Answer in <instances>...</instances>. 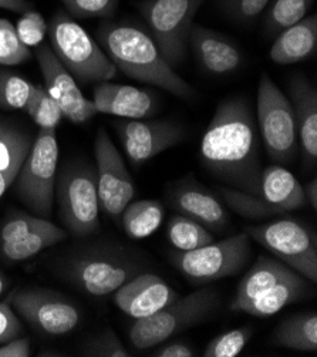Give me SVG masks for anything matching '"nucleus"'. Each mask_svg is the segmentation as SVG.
Segmentation results:
<instances>
[{
	"label": "nucleus",
	"instance_id": "dca6fc26",
	"mask_svg": "<svg viewBox=\"0 0 317 357\" xmlns=\"http://www.w3.org/2000/svg\"><path fill=\"white\" fill-rule=\"evenodd\" d=\"M177 298L178 294L154 273L132 276L114 292L117 307L135 320L157 313Z\"/></svg>",
	"mask_w": 317,
	"mask_h": 357
},
{
	"label": "nucleus",
	"instance_id": "37998d69",
	"mask_svg": "<svg viewBox=\"0 0 317 357\" xmlns=\"http://www.w3.org/2000/svg\"><path fill=\"white\" fill-rule=\"evenodd\" d=\"M155 356L158 357H192L195 356V351L192 347H190L185 343L173 342L162 346L160 350H157Z\"/></svg>",
	"mask_w": 317,
	"mask_h": 357
},
{
	"label": "nucleus",
	"instance_id": "6e6552de",
	"mask_svg": "<svg viewBox=\"0 0 317 357\" xmlns=\"http://www.w3.org/2000/svg\"><path fill=\"white\" fill-rule=\"evenodd\" d=\"M205 0H147L141 5L151 38L165 61L175 67L187 54L194 17Z\"/></svg>",
	"mask_w": 317,
	"mask_h": 357
},
{
	"label": "nucleus",
	"instance_id": "f257e3e1",
	"mask_svg": "<svg viewBox=\"0 0 317 357\" xmlns=\"http://www.w3.org/2000/svg\"><path fill=\"white\" fill-rule=\"evenodd\" d=\"M203 165L231 188L261 197L259 135L249 102L221 101L201 139Z\"/></svg>",
	"mask_w": 317,
	"mask_h": 357
},
{
	"label": "nucleus",
	"instance_id": "ddd939ff",
	"mask_svg": "<svg viewBox=\"0 0 317 357\" xmlns=\"http://www.w3.org/2000/svg\"><path fill=\"white\" fill-rule=\"evenodd\" d=\"M34 54L45 79V89L59 104L63 116L75 124H83L94 119L98 114L94 102L84 97L76 79L59 61L52 47L39 45Z\"/></svg>",
	"mask_w": 317,
	"mask_h": 357
},
{
	"label": "nucleus",
	"instance_id": "c9c22d12",
	"mask_svg": "<svg viewBox=\"0 0 317 357\" xmlns=\"http://www.w3.org/2000/svg\"><path fill=\"white\" fill-rule=\"evenodd\" d=\"M70 16L80 19L111 17L117 10V0H60Z\"/></svg>",
	"mask_w": 317,
	"mask_h": 357
},
{
	"label": "nucleus",
	"instance_id": "cd10ccee",
	"mask_svg": "<svg viewBox=\"0 0 317 357\" xmlns=\"http://www.w3.org/2000/svg\"><path fill=\"white\" fill-rule=\"evenodd\" d=\"M164 220V206L151 199L128 204L121 212V222L125 234L134 239L153 235Z\"/></svg>",
	"mask_w": 317,
	"mask_h": 357
},
{
	"label": "nucleus",
	"instance_id": "473e14b6",
	"mask_svg": "<svg viewBox=\"0 0 317 357\" xmlns=\"http://www.w3.org/2000/svg\"><path fill=\"white\" fill-rule=\"evenodd\" d=\"M30 57L31 52L20 40L16 26L6 19H0V64L17 66Z\"/></svg>",
	"mask_w": 317,
	"mask_h": 357
},
{
	"label": "nucleus",
	"instance_id": "f03ea898",
	"mask_svg": "<svg viewBox=\"0 0 317 357\" xmlns=\"http://www.w3.org/2000/svg\"><path fill=\"white\" fill-rule=\"evenodd\" d=\"M97 40L125 76L157 86L184 100L195 96L194 89L161 56L151 36L139 27L125 22H104L97 30Z\"/></svg>",
	"mask_w": 317,
	"mask_h": 357
},
{
	"label": "nucleus",
	"instance_id": "1a4fd4ad",
	"mask_svg": "<svg viewBox=\"0 0 317 357\" xmlns=\"http://www.w3.org/2000/svg\"><path fill=\"white\" fill-rule=\"evenodd\" d=\"M246 234L300 276L317 282L316 234L295 220L246 227Z\"/></svg>",
	"mask_w": 317,
	"mask_h": 357
},
{
	"label": "nucleus",
	"instance_id": "4468645a",
	"mask_svg": "<svg viewBox=\"0 0 317 357\" xmlns=\"http://www.w3.org/2000/svg\"><path fill=\"white\" fill-rule=\"evenodd\" d=\"M65 278L90 296H107L135 276L130 262L107 254H87L64 266Z\"/></svg>",
	"mask_w": 317,
	"mask_h": 357
},
{
	"label": "nucleus",
	"instance_id": "bb28decb",
	"mask_svg": "<svg viewBox=\"0 0 317 357\" xmlns=\"http://www.w3.org/2000/svg\"><path fill=\"white\" fill-rule=\"evenodd\" d=\"M276 344L300 351L317 350V316L304 313L286 319L275 335Z\"/></svg>",
	"mask_w": 317,
	"mask_h": 357
},
{
	"label": "nucleus",
	"instance_id": "a211bd4d",
	"mask_svg": "<svg viewBox=\"0 0 317 357\" xmlns=\"http://www.w3.org/2000/svg\"><path fill=\"white\" fill-rule=\"evenodd\" d=\"M191 45L201 66L212 75H229L242 64V53L224 34L194 24L190 33Z\"/></svg>",
	"mask_w": 317,
	"mask_h": 357
},
{
	"label": "nucleus",
	"instance_id": "423d86ee",
	"mask_svg": "<svg viewBox=\"0 0 317 357\" xmlns=\"http://www.w3.org/2000/svg\"><path fill=\"white\" fill-rule=\"evenodd\" d=\"M256 119V126L270 160L275 162H291L299 149L293 107L285 93H281L266 73H262L259 80Z\"/></svg>",
	"mask_w": 317,
	"mask_h": 357
},
{
	"label": "nucleus",
	"instance_id": "f704fd0d",
	"mask_svg": "<svg viewBox=\"0 0 317 357\" xmlns=\"http://www.w3.org/2000/svg\"><path fill=\"white\" fill-rule=\"evenodd\" d=\"M252 336L251 328H239L219 335L208 344L205 357H236Z\"/></svg>",
	"mask_w": 317,
	"mask_h": 357
},
{
	"label": "nucleus",
	"instance_id": "a878e982",
	"mask_svg": "<svg viewBox=\"0 0 317 357\" xmlns=\"http://www.w3.org/2000/svg\"><path fill=\"white\" fill-rule=\"evenodd\" d=\"M67 238V232L50 221L42 228L33 231L16 241L2 242L0 245V252L3 258L10 262L26 261L34 255L42 252L43 249H47Z\"/></svg>",
	"mask_w": 317,
	"mask_h": 357
},
{
	"label": "nucleus",
	"instance_id": "b1692460",
	"mask_svg": "<svg viewBox=\"0 0 317 357\" xmlns=\"http://www.w3.org/2000/svg\"><path fill=\"white\" fill-rule=\"evenodd\" d=\"M307 283L304 279L293 272L288 278L281 279L273 287L259 294L248 303H245L239 312H245L256 317H268L280 312L285 306L297 302L306 292Z\"/></svg>",
	"mask_w": 317,
	"mask_h": 357
},
{
	"label": "nucleus",
	"instance_id": "9b49d317",
	"mask_svg": "<svg viewBox=\"0 0 317 357\" xmlns=\"http://www.w3.org/2000/svg\"><path fill=\"white\" fill-rule=\"evenodd\" d=\"M100 209L117 218L135 195L132 178L109 132L101 128L94 142Z\"/></svg>",
	"mask_w": 317,
	"mask_h": 357
},
{
	"label": "nucleus",
	"instance_id": "20e7f679",
	"mask_svg": "<svg viewBox=\"0 0 317 357\" xmlns=\"http://www.w3.org/2000/svg\"><path fill=\"white\" fill-rule=\"evenodd\" d=\"M219 306V295L212 288H199L177 298L157 313L137 319L130 331V340L138 350L160 344L171 336L184 332L210 317Z\"/></svg>",
	"mask_w": 317,
	"mask_h": 357
},
{
	"label": "nucleus",
	"instance_id": "393cba45",
	"mask_svg": "<svg viewBox=\"0 0 317 357\" xmlns=\"http://www.w3.org/2000/svg\"><path fill=\"white\" fill-rule=\"evenodd\" d=\"M177 208L185 217L199 222L205 228L219 229L228 224V213L222 204L210 194L188 188L175 197Z\"/></svg>",
	"mask_w": 317,
	"mask_h": 357
},
{
	"label": "nucleus",
	"instance_id": "49530a36",
	"mask_svg": "<svg viewBox=\"0 0 317 357\" xmlns=\"http://www.w3.org/2000/svg\"><path fill=\"white\" fill-rule=\"evenodd\" d=\"M5 289H6V279L2 273H0V295L5 292Z\"/></svg>",
	"mask_w": 317,
	"mask_h": 357
},
{
	"label": "nucleus",
	"instance_id": "6ab92c4d",
	"mask_svg": "<svg viewBox=\"0 0 317 357\" xmlns=\"http://www.w3.org/2000/svg\"><path fill=\"white\" fill-rule=\"evenodd\" d=\"M291 102L297 126L299 144L304 161L314 164L317 158V93L302 76H295L289 84Z\"/></svg>",
	"mask_w": 317,
	"mask_h": 357
},
{
	"label": "nucleus",
	"instance_id": "ea45409f",
	"mask_svg": "<svg viewBox=\"0 0 317 357\" xmlns=\"http://www.w3.org/2000/svg\"><path fill=\"white\" fill-rule=\"evenodd\" d=\"M270 0H235L224 5V10L238 22H252L268 8Z\"/></svg>",
	"mask_w": 317,
	"mask_h": 357
},
{
	"label": "nucleus",
	"instance_id": "c756f323",
	"mask_svg": "<svg viewBox=\"0 0 317 357\" xmlns=\"http://www.w3.org/2000/svg\"><path fill=\"white\" fill-rule=\"evenodd\" d=\"M40 130H56L63 120V112L43 86L33 84L30 97L23 109Z\"/></svg>",
	"mask_w": 317,
	"mask_h": 357
},
{
	"label": "nucleus",
	"instance_id": "5701e85b",
	"mask_svg": "<svg viewBox=\"0 0 317 357\" xmlns=\"http://www.w3.org/2000/svg\"><path fill=\"white\" fill-rule=\"evenodd\" d=\"M293 272L295 271L286 266L284 262L269 257H259L251 271L240 280L231 309L233 312H239L245 303H248L251 299L265 292L281 279L288 278Z\"/></svg>",
	"mask_w": 317,
	"mask_h": 357
},
{
	"label": "nucleus",
	"instance_id": "4be33fe9",
	"mask_svg": "<svg viewBox=\"0 0 317 357\" xmlns=\"http://www.w3.org/2000/svg\"><path fill=\"white\" fill-rule=\"evenodd\" d=\"M261 198L281 213L299 209L306 204L303 187L297 178L289 169L275 164L262 169Z\"/></svg>",
	"mask_w": 317,
	"mask_h": 357
},
{
	"label": "nucleus",
	"instance_id": "0eeeda50",
	"mask_svg": "<svg viewBox=\"0 0 317 357\" xmlns=\"http://www.w3.org/2000/svg\"><path fill=\"white\" fill-rule=\"evenodd\" d=\"M60 218L76 236H88L100 228V202L95 171L82 162L63 169L56 183Z\"/></svg>",
	"mask_w": 317,
	"mask_h": 357
},
{
	"label": "nucleus",
	"instance_id": "a19ab883",
	"mask_svg": "<svg viewBox=\"0 0 317 357\" xmlns=\"http://www.w3.org/2000/svg\"><path fill=\"white\" fill-rule=\"evenodd\" d=\"M23 325L15 313L13 307L3 302L0 303V343H6L22 336Z\"/></svg>",
	"mask_w": 317,
	"mask_h": 357
},
{
	"label": "nucleus",
	"instance_id": "f3484780",
	"mask_svg": "<svg viewBox=\"0 0 317 357\" xmlns=\"http://www.w3.org/2000/svg\"><path fill=\"white\" fill-rule=\"evenodd\" d=\"M93 102L97 113L131 120L150 117L157 110L155 97L151 91L111 82L98 83L94 89Z\"/></svg>",
	"mask_w": 317,
	"mask_h": 357
},
{
	"label": "nucleus",
	"instance_id": "2f4dec72",
	"mask_svg": "<svg viewBox=\"0 0 317 357\" xmlns=\"http://www.w3.org/2000/svg\"><path fill=\"white\" fill-rule=\"evenodd\" d=\"M221 194L226 201L228 206L235 211L238 215L246 220H268L276 215H281V212L263 201L261 197L251 195L248 192H243L235 188H221Z\"/></svg>",
	"mask_w": 317,
	"mask_h": 357
},
{
	"label": "nucleus",
	"instance_id": "79ce46f5",
	"mask_svg": "<svg viewBox=\"0 0 317 357\" xmlns=\"http://www.w3.org/2000/svg\"><path fill=\"white\" fill-rule=\"evenodd\" d=\"M30 356V340L29 337H16L6 344L0 346V357H29Z\"/></svg>",
	"mask_w": 317,
	"mask_h": 357
},
{
	"label": "nucleus",
	"instance_id": "72a5a7b5",
	"mask_svg": "<svg viewBox=\"0 0 317 357\" xmlns=\"http://www.w3.org/2000/svg\"><path fill=\"white\" fill-rule=\"evenodd\" d=\"M33 84L16 75L0 71V107L5 110H23Z\"/></svg>",
	"mask_w": 317,
	"mask_h": 357
},
{
	"label": "nucleus",
	"instance_id": "4c0bfd02",
	"mask_svg": "<svg viewBox=\"0 0 317 357\" xmlns=\"http://www.w3.org/2000/svg\"><path fill=\"white\" fill-rule=\"evenodd\" d=\"M84 356H104V357H128L127 349L121 340L111 331L104 332L90 340L83 349Z\"/></svg>",
	"mask_w": 317,
	"mask_h": 357
},
{
	"label": "nucleus",
	"instance_id": "c85d7f7f",
	"mask_svg": "<svg viewBox=\"0 0 317 357\" xmlns=\"http://www.w3.org/2000/svg\"><path fill=\"white\" fill-rule=\"evenodd\" d=\"M168 238L169 242L181 252L194 251V249L215 241L214 235L203 225L185 215L172 217L168 222Z\"/></svg>",
	"mask_w": 317,
	"mask_h": 357
},
{
	"label": "nucleus",
	"instance_id": "412c9836",
	"mask_svg": "<svg viewBox=\"0 0 317 357\" xmlns=\"http://www.w3.org/2000/svg\"><path fill=\"white\" fill-rule=\"evenodd\" d=\"M317 47V16L310 15L296 24L280 31L270 49L276 64L288 66L311 57Z\"/></svg>",
	"mask_w": 317,
	"mask_h": 357
},
{
	"label": "nucleus",
	"instance_id": "2eb2a0df",
	"mask_svg": "<svg viewBox=\"0 0 317 357\" xmlns=\"http://www.w3.org/2000/svg\"><path fill=\"white\" fill-rule=\"evenodd\" d=\"M125 154L132 164H143L165 150L177 146L185 137V128L173 121L131 120L117 124Z\"/></svg>",
	"mask_w": 317,
	"mask_h": 357
},
{
	"label": "nucleus",
	"instance_id": "aec40b11",
	"mask_svg": "<svg viewBox=\"0 0 317 357\" xmlns=\"http://www.w3.org/2000/svg\"><path fill=\"white\" fill-rule=\"evenodd\" d=\"M33 139L22 126L0 119V198L13 185Z\"/></svg>",
	"mask_w": 317,
	"mask_h": 357
},
{
	"label": "nucleus",
	"instance_id": "e433bc0d",
	"mask_svg": "<svg viewBox=\"0 0 317 357\" xmlns=\"http://www.w3.org/2000/svg\"><path fill=\"white\" fill-rule=\"evenodd\" d=\"M15 26L20 40L27 47H38L42 45L47 34V22L40 12L34 9L23 13Z\"/></svg>",
	"mask_w": 317,
	"mask_h": 357
},
{
	"label": "nucleus",
	"instance_id": "7ed1b4c3",
	"mask_svg": "<svg viewBox=\"0 0 317 357\" xmlns=\"http://www.w3.org/2000/svg\"><path fill=\"white\" fill-rule=\"evenodd\" d=\"M47 34L53 53L77 82L98 84L117 76L113 61L68 13L56 12L47 23Z\"/></svg>",
	"mask_w": 317,
	"mask_h": 357
},
{
	"label": "nucleus",
	"instance_id": "58836bf2",
	"mask_svg": "<svg viewBox=\"0 0 317 357\" xmlns=\"http://www.w3.org/2000/svg\"><path fill=\"white\" fill-rule=\"evenodd\" d=\"M49 221L36 215H17L5 222L0 229V242L16 241L33 231L46 225Z\"/></svg>",
	"mask_w": 317,
	"mask_h": 357
},
{
	"label": "nucleus",
	"instance_id": "9d476101",
	"mask_svg": "<svg viewBox=\"0 0 317 357\" xmlns=\"http://www.w3.org/2000/svg\"><path fill=\"white\" fill-rule=\"evenodd\" d=\"M249 258L251 238L242 232L194 251L180 252L173 255L172 261L191 282L203 284L236 275Z\"/></svg>",
	"mask_w": 317,
	"mask_h": 357
},
{
	"label": "nucleus",
	"instance_id": "c03bdc74",
	"mask_svg": "<svg viewBox=\"0 0 317 357\" xmlns=\"http://www.w3.org/2000/svg\"><path fill=\"white\" fill-rule=\"evenodd\" d=\"M34 5L30 0H0V9H6L15 13H26L27 10H31Z\"/></svg>",
	"mask_w": 317,
	"mask_h": 357
},
{
	"label": "nucleus",
	"instance_id": "39448f33",
	"mask_svg": "<svg viewBox=\"0 0 317 357\" xmlns=\"http://www.w3.org/2000/svg\"><path fill=\"white\" fill-rule=\"evenodd\" d=\"M59 144L56 130H40L15 180L20 201L40 218H49L56 195Z\"/></svg>",
	"mask_w": 317,
	"mask_h": 357
},
{
	"label": "nucleus",
	"instance_id": "de8ad7c7",
	"mask_svg": "<svg viewBox=\"0 0 317 357\" xmlns=\"http://www.w3.org/2000/svg\"><path fill=\"white\" fill-rule=\"evenodd\" d=\"M231 2H235V0H221V6H224L226 3H231Z\"/></svg>",
	"mask_w": 317,
	"mask_h": 357
},
{
	"label": "nucleus",
	"instance_id": "f8f14e48",
	"mask_svg": "<svg viewBox=\"0 0 317 357\" xmlns=\"http://www.w3.org/2000/svg\"><path fill=\"white\" fill-rule=\"evenodd\" d=\"M6 302L29 325L49 336L67 335L80 322L77 307L50 291L17 289Z\"/></svg>",
	"mask_w": 317,
	"mask_h": 357
},
{
	"label": "nucleus",
	"instance_id": "a18cd8bd",
	"mask_svg": "<svg viewBox=\"0 0 317 357\" xmlns=\"http://www.w3.org/2000/svg\"><path fill=\"white\" fill-rule=\"evenodd\" d=\"M303 192H304V198L306 201L310 204L311 208H317V181L311 180L310 183L306 184V187H303Z\"/></svg>",
	"mask_w": 317,
	"mask_h": 357
},
{
	"label": "nucleus",
	"instance_id": "7c9ffc66",
	"mask_svg": "<svg viewBox=\"0 0 317 357\" xmlns=\"http://www.w3.org/2000/svg\"><path fill=\"white\" fill-rule=\"evenodd\" d=\"M313 3L314 0H273L265 17L266 30L276 34L296 24L307 16Z\"/></svg>",
	"mask_w": 317,
	"mask_h": 357
}]
</instances>
